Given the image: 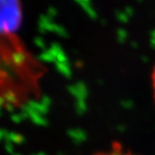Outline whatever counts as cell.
Instances as JSON below:
<instances>
[{"mask_svg":"<svg viewBox=\"0 0 155 155\" xmlns=\"http://www.w3.org/2000/svg\"><path fill=\"white\" fill-rule=\"evenodd\" d=\"M152 88H153V96H154V100H155V68L152 73Z\"/></svg>","mask_w":155,"mask_h":155,"instance_id":"obj_3","label":"cell"},{"mask_svg":"<svg viewBox=\"0 0 155 155\" xmlns=\"http://www.w3.org/2000/svg\"><path fill=\"white\" fill-rule=\"evenodd\" d=\"M21 23L20 0H0V35H8L19 29Z\"/></svg>","mask_w":155,"mask_h":155,"instance_id":"obj_1","label":"cell"},{"mask_svg":"<svg viewBox=\"0 0 155 155\" xmlns=\"http://www.w3.org/2000/svg\"><path fill=\"white\" fill-rule=\"evenodd\" d=\"M92 155H138L120 143H112L108 148L98 150Z\"/></svg>","mask_w":155,"mask_h":155,"instance_id":"obj_2","label":"cell"}]
</instances>
